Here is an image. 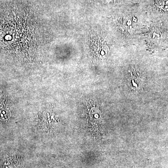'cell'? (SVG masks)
Segmentation results:
<instances>
[{"mask_svg":"<svg viewBox=\"0 0 168 168\" xmlns=\"http://www.w3.org/2000/svg\"><path fill=\"white\" fill-rule=\"evenodd\" d=\"M104 2H111L112 0H102Z\"/></svg>","mask_w":168,"mask_h":168,"instance_id":"1","label":"cell"}]
</instances>
